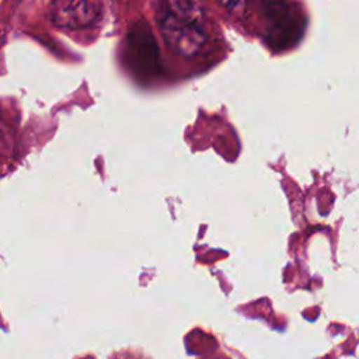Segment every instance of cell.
Wrapping results in <instances>:
<instances>
[{"mask_svg":"<svg viewBox=\"0 0 359 359\" xmlns=\"http://www.w3.org/2000/svg\"><path fill=\"white\" fill-rule=\"evenodd\" d=\"M156 20L164 43L178 56H195L206 43L208 36L202 24L187 21L158 10H156Z\"/></svg>","mask_w":359,"mask_h":359,"instance_id":"obj_1","label":"cell"},{"mask_svg":"<svg viewBox=\"0 0 359 359\" xmlns=\"http://www.w3.org/2000/svg\"><path fill=\"white\" fill-rule=\"evenodd\" d=\"M101 0H66L55 11V24L65 28H83L101 13Z\"/></svg>","mask_w":359,"mask_h":359,"instance_id":"obj_2","label":"cell"},{"mask_svg":"<svg viewBox=\"0 0 359 359\" xmlns=\"http://www.w3.org/2000/svg\"><path fill=\"white\" fill-rule=\"evenodd\" d=\"M156 10L168 13L178 18L205 25L206 17L198 0H156Z\"/></svg>","mask_w":359,"mask_h":359,"instance_id":"obj_3","label":"cell"},{"mask_svg":"<svg viewBox=\"0 0 359 359\" xmlns=\"http://www.w3.org/2000/svg\"><path fill=\"white\" fill-rule=\"evenodd\" d=\"M216 1H217L223 8L231 11V10L237 8L243 0H216Z\"/></svg>","mask_w":359,"mask_h":359,"instance_id":"obj_4","label":"cell"}]
</instances>
